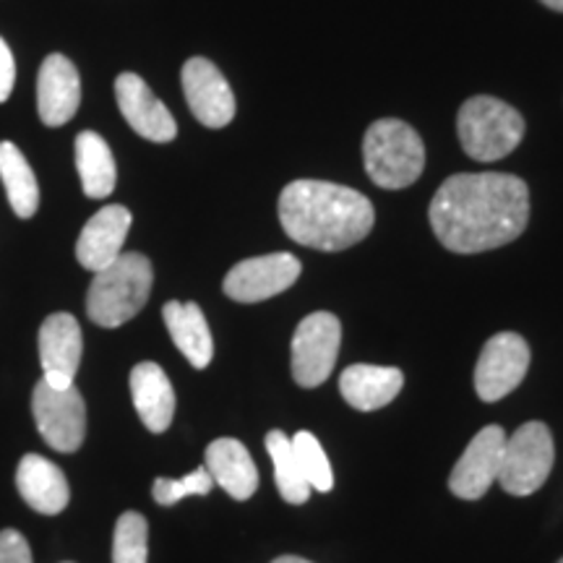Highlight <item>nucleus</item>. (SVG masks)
I'll return each instance as SVG.
<instances>
[{
	"instance_id": "nucleus-1",
	"label": "nucleus",
	"mask_w": 563,
	"mask_h": 563,
	"mask_svg": "<svg viewBox=\"0 0 563 563\" xmlns=\"http://www.w3.org/2000/svg\"><path fill=\"white\" fill-rule=\"evenodd\" d=\"M431 228L443 249L483 253L517 241L530 222V191L517 175L462 173L431 201Z\"/></svg>"
},
{
	"instance_id": "nucleus-2",
	"label": "nucleus",
	"mask_w": 563,
	"mask_h": 563,
	"mask_svg": "<svg viewBox=\"0 0 563 563\" xmlns=\"http://www.w3.org/2000/svg\"><path fill=\"white\" fill-rule=\"evenodd\" d=\"M287 238L316 251H344L368 238L376 211L368 196L327 180H292L279 196Z\"/></svg>"
},
{
	"instance_id": "nucleus-3",
	"label": "nucleus",
	"mask_w": 563,
	"mask_h": 563,
	"mask_svg": "<svg viewBox=\"0 0 563 563\" xmlns=\"http://www.w3.org/2000/svg\"><path fill=\"white\" fill-rule=\"evenodd\" d=\"M152 262L141 253H121L89 285L87 313L97 327L115 329L136 319L152 295Z\"/></svg>"
},
{
	"instance_id": "nucleus-4",
	"label": "nucleus",
	"mask_w": 563,
	"mask_h": 563,
	"mask_svg": "<svg viewBox=\"0 0 563 563\" xmlns=\"http://www.w3.org/2000/svg\"><path fill=\"white\" fill-rule=\"evenodd\" d=\"M365 173L376 186L399 191L412 186L426 167V146L412 125L405 121H376L363 139Z\"/></svg>"
},
{
	"instance_id": "nucleus-5",
	"label": "nucleus",
	"mask_w": 563,
	"mask_h": 563,
	"mask_svg": "<svg viewBox=\"0 0 563 563\" xmlns=\"http://www.w3.org/2000/svg\"><path fill=\"white\" fill-rule=\"evenodd\" d=\"M462 150L477 162L504 159L525 136V118L496 97H473L456 118Z\"/></svg>"
},
{
	"instance_id": "nucleus-6",
	"label": "nucleus",
	"mask_w": 563,
	"mask_h": 563,
	"mask_svg": "<svg viewBox=\"0 0 563 563\" xmlns=\"http://www.w3.org/2000/svg\"><path fill=\"white\" fill-rule=\"evenodd\" d=\"M555 462L553 433L545 422L530 420L514 431L511 439H506L501 473L498 485L509 496H532L540 490L551 475Z\"/></svg>"
},
{
	"instance_id": "nucleus-7",
	"label": "nucleus",
	"mask_w": 563,
	"mask_h": 563,
	"mask_svg": "<svg viewBox=\"0 0 563 563\" xmlns=\"http://www.w3.org/2000/svg\"><path fill=\"white\" fill-rule=\"evenodd\" d=\"M32 412L37 431L55 452L74 454L87 435V405L76 386L55 389L42 378L34 386Z\"/></svg>"
},
{
	"instance_id": "nucleus-8",
	"label": "nucleus",
	"mask_w": 563,
	"mask_h": 563,
	"mask_svg": "<svg viewBox=\"0 0 563 563\" xmlns=\"http://www.w3.org/2000/svg\"><path fill=\"white\" fill-rule=\"evenodd\" d=\"M342 344V323L334 313L306 316L292 336V378L302 389H316L332 376Z\"/></svg>"
},
{
	"instance_id": "nucleus-9",
	"label": "nucleus",
	"mask_w": 563,
	"mask_h": 563,
	"mask_svg": "<svg viewBox=\"0 0 563 563\" xmlns=\"http://www.w3.org/2000/svg\"><path fill=\"white\" fill-rule=\"evenodd\" d=\"M532 352L522 334L501 332L493 334L477 357L475 391L483 402H498L509 397L530 371Z\"/></svg>"
},
{
	"instance_id": "nucleus-10",
	"label": "nucleus",
	"mask_w": 563,
	"mask_h": 563,
	"mask_svg": "<svg viewBox=\"0 0 563 563\" xmlns=\"http://www.w3.org/2000/svg\"><path fill=\"white\" fill-rule=\"evenodd\" d=\"M300 272L302 266L292 253H269L232 266L222 287L224 295L238 302H262L290 290Z\"/></svg>"
},
{
	"instance_id": "nucleus-11",
	"label": "nucleus",
	"mask_w": 563,
	"mask_h": 563,
	"mask_svg": "<svg viewBox=\"0 0 563 563\" xmlns=\"http://www.w3.org/2000/svg\"><path fill=\"white\" fill-rule=\"evenodd\" d=\"M506 446V433L501 426H485L481 433L470 441L460 462L449 475V488L456 498L477 501L483 498L501 473V456Z\"/></svg>"
},
{
	"instance_id": "nucleus-12",
	"label": "nucleus",
	"mask_w": 563,
	"mask_h": 563,
	"mask_svg": "<svg viewBox=\"0 0 563 563\" xmlns=\"http://www.w3.org/2000/svg\"><path fill=\"white\" fill-rule=\"evenodd\" d=\"M180 79L188 108L201 125L224 129L235 118V95L214 63L207 58L186 60Z\"/></svg>"
},
{
	"instance_id": "nucleus-13",
	"label": "nucleus",
	"mask_w": 563,
	"mask_h": 563,
	"mask_svg": "<svg viewBox=\"0 0 563 563\" xmlns=\"http://www.w3.org/2000/svg\"><path fill=\"white\" fill-rule=\"evenodd\" d=\"M84 352L81 327L70 313H53L40 327L42 378L55 389L74 386Z\"/></svg>"
},
{
	"instance_id": "nucleus-14",
	"label": "nucleus",
	"mask_w": 563,
	"mask_h": 563,
	"mask_svg": "<svg viewBox=\"0 0 563 563\" xmlns=\"http://www.w3.org/2000/svg\"><path fill=\"white\" fill-rule=\"evenodd\" d=\"M115 100L121 108L125 123L131 125L139 136L154 141V144H167L178 136V123L173 112L162 104L146 81L136 74H121L115 81Z\"/></svg>"
},
{
	"instance_id": "nucleus-15",
	"label": "nucleus",
	"mask_w": 563,
	"mask_h": 563,
	"mask_svg": "<svg viewBox=\"0 0 563 563\" xmlns=\"http://www.w3.org/2000/svg\"><path fill=\"white\" fill-rule=\"evenodd\" d=\"M81 102L79 70L66 55L53 53L42 60L37 79V112L42 123L58 129L76 115Z\"/></svg>"
},
{
	"instance_id": "nucleus-16",
	"label": "nucleus",
	"mask_w": 563,
	"mask_h": 563,
	"mask_svg": "<svg viewBox=\"0 0 563 563\" xmlns=\"http://www.w3.org/2000/svg\"><path fill=\"white\" fill-rule=\"evenodd\" d=\"M131 211L121 203L102 207L91 220L84 224L79 243H76V258L84 269L102 272L123 253V243L131 230Z\"/></svg>"
},
{
	"instance_id": "nucleus-17",
	"label": "nucleus",
	"mask_w": 563,
	"mask_h": 563,
	"mask_svg": "<svg viewBox=\"0 0 563 563\" xmlns=\"http://www.w3.org/2000/svg\"><path fill=\"white\" fill-rule=\"evenodd\" d=\"M16 488L26 504L34 511L45 514V517H55L68 506L70 490L68 481L63 475L58 464L40 454H26L21 456L19 470H16Z\"/></svg>"
},
{
	"instance_id": "nucleus-18",
	"label": "nucleus",
	"mask_w": 563,
	"mask_h": 563,
	"mask_svg": "<svg viewBox=\"0 0 563 563\" xmlns=\"http://www.w3.org/2000/svg\"><path fill=\"white\" fill-rule=\"evenodd\" d=\"M405 386V373L389 365H350L340 376L344 402L361 412L382 410L391 405Z\"/></svg>"
},
{
	"instance_id": "nucleus-19",
	"label": "nucleus",
	"mask_w": 563,
	"mask_h": 563,
	"mask_svg": "<svg viewBox=\"0 0 563 563\" xmlns=\"http://www.w3.org/2000/svg\"><path fill=\"white\" fill-rule=\"evenodd\" d=\"M211 481L235 498L249 501L258 488V470L249 449L238 439H217L207 446V464Z\"/></svg>"
},
{
	"instance_id": "nucleus-20",
	"label": "nucleus",
	"mask_w": 563,
	"mask_h": 563,
	"mask_svg": "<svg viewBox=\"0 0 563 563\" xmlns=\"http://www.w3.org/2000/svg\"><path fill=\"white\" fill-rule=\"evenodd\" d=\"M131 397L141 422L152 433H165L175 415V391L157 363H139L131 371Z\"/></svg>"
},
{
	"instance_id": "nucleus-21",
	"label": "nucleus",
	"mask_w": 563,
	"mask_h": 563,
	"mask_svg": "<svg viewBox=\"0 0 563 563\" xmlns=\"http://www.w3.org/2000/svg\"><path fill=\"white\" fill-rule=\"evenodd\" d=\"M167 332H170L175 347H178L194 368L203 371L214 357V340H211L209 323L196 302L170 300L162 308Z\"/></svg>"
},
{
	"instance_id": "nucleus-22",
	"label": "nucleus",
	"mask_w": 563,
	"mask_h": 563,
	"mask_svg": "<svg viewBox=\"0 0 563 563\" xmlns=\"http://www.w3.org/2000/svg\"><path fill=\"white\" fill-rule=\"evenodd\" d=\"M76 170L89 199H108L115 191V157L100 133L81 131L76 136Z\"/></svg>"
},
{
	"instance_id": "nucleus-23",
	"label": "nucleus",
	"mask_w": 563,
	"mask_h": 563,
	"mask_svg": "<svg viewBox=\"0 0 563 563\" xmlns=\"http://www.w3.org/2000/svg\"><path fill=\"white\" fill-rule=\"evenodd\" d=\"M0 180L5 186L11 209L21 220H30L40 207L37 175L13 141H0Z\"/></svg>"
},
{
	"instance_id": "nucleus-24",
	"label": "nucleus",
	"mask_w": 563,
	"mask_h": 563,
	"mask_svg": "<svg viewBox=\"0 0 563 563\" xmlns=\"http://www.w3.org/2000/svg\"><path fill=\"white\" fill-rule=\"evenodd\" d=\"M266 452L274 464V481L287 504H306L311 496V485L302 477L298 456L292 452V439H287L282 431L266 433Z\"/></svg>"
},
{
	"instance_id": "nucleus-25",
	"label": "nucleus",
	"mask_w": 563,
	"mask_h": 563,
	"mask_svg": "<svg viewBox=\"0 0 563 563\" xmlns=\"http://www.w3.org/2000/svg\"><path fill=\"white\" fill-rule=\"evenodd\" d=\"M150 559V525L139 511L121 514L112 538V563H146Z\"/></svg>"
},
{
	"instance_id": "nucleus-26",
	"label": "nucleus",
	"mask_w": 563,
	"mask_h": 563,
	"mask_svg": "<svg viewBox=\"0 0 563 563\" xmlns=\"http://www.w3.org/2000/svg\"><path fill=\"white\" fill-rule=\"evenodd\" d=\"M292 452L298 456V464L302 470V477L311 485V490L329 493L334 488V473L329 456L313 433L298 431L292 435Z\"/></svg>"
},
{
	"instance_id": "nucleus-27",
	"label": "nucleus",
	"mask_w": 563,
	"mask_h": 563,
	"mask_svg": "<svg viewBox=\"0 0 563 563\" xmlns=\"http://www.w3.org/2000/svg\"><path fill=\"white\" fill-rule=\"evenodd\" d=\"M211 488H214V481H211L209 470L199 467L194 470V473H188L186 477H175V481L173 477H157V481H154L152 496L159 506H175L188 496H207Z\"/></svg>"
},
{
	"instance_id": "nucleus-28",
	"label": "nucleus",
	"mask_w": 563,
	"mask_h": 563,
	"mask_svg": "<svg viewBox=\"0 0 563 563\" xmlns=\"http://www.w3.org/2000/svg\"><path fill=\"white\" fill-rule=\"evenodd\" d=\"M0 563H32V551L24 534L16 530L0 532Z\"/></svg>"
},
{
	"instance_id": "nucleus-29",
	"label": "nucleus",
	"mask_w": 563,
	"mask_h": 563,
	"mask_svg": "<svg viewBox=\"0 0 563 563\" xmlns=\"http://www.w3.org/2000/svg\"><path fill=\"white\" fill-rule=\"evenodd\" d=\"M13 84H16V60H13L11 47L0 37V104L11 97Z\"/></svg>"
},
{
	"instance_id": "nucleus-30",
	"label": "nucleus",
	"mask_w": 563,
	"mask_h": 563,
	"mask_svg": "<svg viewBox=\"0 0 563 563\" xmlns=\"http://www.w3.org/2000/svg\"><path fill=\"white\" fill-rule=\"evenodd\" d=\"M272 563H311V561L298 559V555H279V559L272 561Z\"/></svg>"
},
{
	"instance_id": "nucleus-31",
	"label": "nucleus",
	"mask_w": 563,
	"mask_h": 563,
	"mask_svg": "<svg viewBox=\"0 0 563 563\" xmlns=\"http://www.w3.org/2000/svg\"><path fill=\"white\" fill-rule=\"evenodd\" d=\"M540 3L548 5V9H553V11H561V13H563V0H540Z\"/></svg>"
},
{
	"instance_id": "nucleus-32",
	"label": "nucleus",
	"mask_w": 563,
	"mask_h": 563,
	"mask_svg": "<svg viewBox=\"0 0 563 563\" xmlns=\"http://www.w3.org/2000/svg\"><path fill=\"white\" fill-rule=\"evenodd\" d=\"M559 563H563V559H561V561H559Z\"/></svg>"
}]
</instances>
